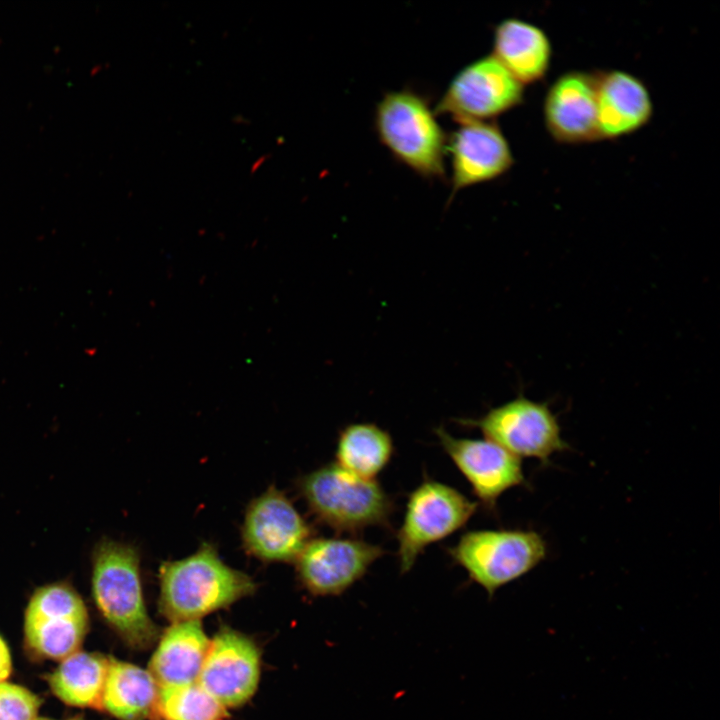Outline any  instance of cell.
<instances>
[{
    "label": "cell",
    "instance_id": "cell-1",
    "mask_svg": "<svg viewBox=\"0 0 720 720\" xmlns=\"http://www.w3.org/2000/svg\"><path fill=\"white\" fill-rule=\"evenodd\" d=\"M159 584V610L172 622L199 620L256 588L249 575L223 562L211 543H202L185 558L163 562Z\"/></svg>",
    "mask_w": 720,
    "mask_h": 720
},
{
    "label": "cell",
    "instance_id": "cell-2",
    "mask_svg": "<svg viewBox=\"0 0 720 720\" xmlns=\"http://www.w3.org/2000/svg\"><path fill=\"white\" fill-rule=\"evenodd\" d=\"M140 552L132 544L102 538L91 555V591L106 622L132 648H147L157 637L142 590Z\"/></svg>",
    "mask_w": 720,
    "mask_h": 720
},
{
    "label": "cell",
    "instance_id": "cell-3",
    "mask_svg": "<svg viewBox=\"0 0 720 720\" xmlns=\"http://www.w3.org/2000/svg\"><path fill=\"white\" fill-rule=\"evenodd\" d=\"M297 486L317 521L339 534L391 527L395 502L376 479H364L332 462L303 475Z\"/></svg>",
    "mask_w": 720,
    "mask_h": 720
},
{
    "label": "cell",
    "instance_id": "cell-4",
    "mask_svg": "<svg viewBox=\"0 0 720 720\" xmlns=\"http://www.w3.org/2000/svg\"><path fill=\"white\" fill-rule=\"evenodd\" d=\"M374 123L380 142L397 161L424 178L444 177L447 138L424 97L407 89L387 92L376 106Z\"/></svg>",
    "mask_w": 720,
    "mask_h": 720
},
{
    "label": "cell",
    "instance_id": "cell-5",
    "mask_svg": "<svg viewBox=\"0 0 720 720\" xmlns=\"http://www.w3.org/2000/svg\"><path fill=\"white\" fill-rule=\"evenodd\" d=\"M454 564L490 597L530 572L547 554L543 537L533 530H470L446 549Z\"/></svg>",
    "mask_w": 720,
    "mask_h": 720
},
{
    "label": "cell",
    "instance_id": "cell-6",
    "mask_svg": "<svg viewBox=\"0 0 720 720\" xmlns=\"http://www.w3.org/2000/svg\"><path fill=\"white\" fill-rule=\"evenodd\" d=\"M478 504L459 490L426 477L408 495L403 521L396 534L401 573L409 572L429 545L464 527Z\"/></svg>",
    "mask_w": 720,
    "mask_h": 720
},
{
    "label": "cell",
    "instance_id": "cell-7",
    "mask_svg": "<svg viewBox=\"0 0 720 720\" xmlns=\"http://www.w3.org/2000/svg\"><path fill=\"white\" fill-rule=\"evenodd\" d=\"M89 615L76 589L65 581L38 587L24 615L27 648L40 658L63 660L78 651Z\"/></svg>",
    "mask_w": 720,
    "mask_h": 720
},
{
    "label": "cell",
    "instance_id": "cell-8",
    "mask_svg": "<svg viewBox=\"0 0 720 720\" xmlns=\"http://www.w3.org/2000/svg\"><path fill=\"white\" fill-rule=\"evenodd\" d=\"M460 425L479 429L486 439L498 444L518 458H536L543 465L550 457L569 449L561 437L557 417L546 403L518 395L490 409L480 418L456 420Z\"/></svg>",
    "mask_w": 720,
    "mask_h": 720
},
{
    "label": "cell",
    "instance_id": "cell-9",
    "mask_svg": "<svg viewBox=\"0 0 720 720\" xmlns=\"http://www.w3.org/2000/svg\"><path fill=\"white\" fill-rule=\"evenodd\" d=\"M523 99L524 85L491 54L455 75L435 114L450 115L458 123L489 121L517 107Z\"/></svg>",
    "mask_w": 720,
    "mask_h": 720
},
{
    "label": "cell",
    "instance_id": "cell-10",
    "mask_svg": "<svg viewBox=\"0 0 720 720\" xmlns=\"http://www.w3.org/2000/svg\"><path fill=\"white\" fill-rule=\"evenodd\" d=\"M312 536L310 524L275 486L249 503L241 528L245 551L263 562H294Z\"/></svg>",
    "mask_w": 720,
    "mask_h": 720
},
{
    "label": "cell",
    "instance_id": "cell-11",
    "mask_svg": "<svg viewBox=\"0 0 720 720\" xmlns=\"http://www.w3.org/2000/svg\"><path fill=\"white\" fill-rule=\"evenodd\" d=\"M385 550L357 537L312 538L294 561L301 585L314 596H338L362 579Z\"/></svg>",
    "mask_w": 720,
    "mask_h": 720
},
{
    "label": "cell",
    "instance_id": "cell-12",
    "mask_svg": "<svg viewBox=\"0 0 720 720\" xmlns=\"http://www.w3.org/2000/svg\"><path fill=\"white\" fill-rule=\"evenodd\" d=\"M439 443L470 484L483 508L496 512L500 496L516 486H527L521 459L488 439L458 438L443 427L435 429Z\"/></svg>",
    "mask_w": 720,
    "mask_h": 720
},
{
    "label": "cell",
    "instance_id": "cell-13",
    "mask_svg": "<svg viewBox=\"0 0 720 720\" xmlns=\"http://www.w3.org/2000/svg\"><path fill=\"white\" fill-rule=\"evenodd\" d=\"M259 673L255 644L235 631L223 629L210 641L198 683L224 707L237 706L253 695Z\"/></svg>",
    "mask_w": 720,
    "mask_h": 720
},
{
    "label": "cell",
    "instance_id": "cell-14",
    "mask_svg": "<svg viewBox=\"0 0 720 720\" xmlns=\"http://www.w3.org/2000/svg\"><path fill=\"white\" fill-rule=\"evenodd\" d=\"M447 143L446 150L451 156L452 195L502 176L514 162L509 142L492 120L459 123Z\"/></svg>",
    "mask_w": 720,
    "mask_h": 720
},
{
    "label": "cell",
    "instance_id": "cell-15",
    "mask_svg": "<svg viewBox=\"0 0 720 720\" xmlns=\"http://www.w3.org/2000/svg\"><path fill=\"white\" fill-rule=\"evenodd\" d=\"M546 129L562 144L600 140L595 72L568 71L550 85L543 103Z\"/></svg>",
    "mask_w": 720,
    "mask_h": 720
},
{
    "label": "cell",
    "instance_id": "cell-16",
    "mask_svg": "<svg viewBox=\"0 0 720 720\" xmlns=\"http://www.w3.org/2000/svg\"><path fill=\"white\" fill-rule=\"evenodd\" d=\"M597 123L600 139H616L645 126L653 101L645 83L623 70L597 71Z\"/></svg>",
    "mask_w": 720,
    "mask_h": 720
},
{
    "label": "cell",
    "instance_id": "cell-17",
    "mask_svg": "<svg viewBox=\"0 0 720 720\" xmlns=\"http://www.w3.org/2000/svg\"><path fill=\"white\" fill-rule=\"evenodd\" d=\"M209 646L199 620L174 622L163 634L149 665L158 688L197 682Z\"/></svg>",
    "mask_w": 720,
    "mask_h": 720
},
{
    "label": "cell",
    "instance_id": "cell-18",
    "mask_svg": "<svg viewBox=\"0 0 720 720\" xmlns=\"http://www.w3.org/2000/svg\"><path fill=\"white\" fill-rule=\"evenodd\" d=\"M492 55L524 86L542 80L552 59V45L539 26L507 18L495 27Z\"/></svg>",
    "mask_w": 720,
    "mask_h": 720
},
{
    "label": "cell",
    "instance_id": "cell-19",
    "mask_svg": "<svg viewBox=\"0 0 720 720\" xmlns=\"http://www.w3.org/2000/svg\"><path fill=\"white\" fill-rule=\"evenodd\" d=\"M158 685L148 671L110 657L101 707L120 720H139L155 706Z\"/></svg>",
    "mask_w": 720,
    "mask_h": 720
},
{
    "label": "cell",
    "instance_id": "cell-20",
    "mask_svg": "<svg viewBox=\"0 0 720 720\" xmlns=\"http://www.w3.org/2000/svg\"><path fill=\"white\" fill-rule=\"evenodd\" d=\"M109 662L110 657L77 651L63 659L49 675L50 688L68 705L102 709Z\"/></svg>",
    "mask_w": 720,
    "mask_h": 720
},
{
    "label": "cell",
    "instance_id": "cell-21",
    "mask_svg": "<svg viewBox=\"0 0 720 720\" xmlns=\"http://www.w3.org/2000/svg\"><path fill=\"white\" fill-rule=\"evenodd\" d=\"M393 454L394 443L388 431L373 423H354L338 435L335 462L359 477L375 480Z\"/></svg>",
    "mask_w": 720,
    "mask_h": 720
},
{
    "label": "cell",
    "instance_id": "cell-22",
    "mask_svg": "<svg viewBox=\"0 0 720 720\" xmlns=\"http://www.w3.org/2000/svg\"><path fill=\"white\" fill-rule=\"evenodd\" d=\"M154 709L165 720H222L225 707L199 683L158 688Z\"/></svg>",
    "mask_w": 720,
    "mask_h": 720
},
{
    "label": "cell",
    "instance_id": "cell-23",
    "mask_svg": "<svg viewBox=\"0 0 720 720\" xmlns=\"http://www.w3.org/2000/svg\"><path fill=\"white\" fill-rule=\"evenodd\" d=\"M40 699L28 689L0 683V720H36Z\"/></svg>",
    "mask_w": 720,
    "mask_h": 720
},
{
    "label": "cell",
    "instance_id": "cell-24",
    "mask_svg": "<svg viewBox=\"0 0 720 720\" xmlns=\"http://www.w3.org/2000/svg\"><path fill=\"white\" fill-rule=\"evenodd\" d=\"M12 663L9 648L0 636V683L4 682L11 673Z\"/></svg>",
    "mask_w": 720,
    "mask_h": 720
},
{
    "label": "cell",
    "instance_id": "cell-25",
    "mask_svg": "<svg viewBox=\"0 0 720 720\" xmlns=\"http://www.w3.org/2000/svg\"><path fill=\"white\" fill-rule=\"evenodd\" d=\"M268 158H269V155L265 154V155L259 157L258 159H256L251 166V173L256 172L267 161Z\"/></svg>",
    "mask_w": 720,
    "mask_h": 720
},
{
    "label": "cell",
    "instance_id": "cell-26",
    "mask_svg": "<svg viewBox=\"0 0 720 720\" xmlns=\"http://www.w3.org/2000/svg\"><path fill=\"white\" fill-rule=\"evenodd\" d=\"M36 720H53V719H48V718H36ZM66 720H85V719L82 718V717H80V716H77V717H73V718L66 719Z\"/></svg>",
    "mask_w": 720,
    "mask_h": 720
}]
</instances>
